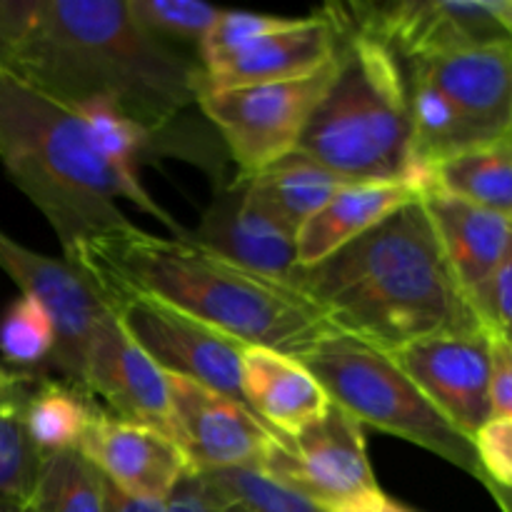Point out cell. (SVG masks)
Wrapping results in <instances>:
<instances>
[{
    "mask_svg": "<svg viewBox=\"0 0 512 512\" xmlns=\"http://www.w3.org/2000/svg\"><path fill=\"white\" fill-rule=\"evenodd\" d=\"M298 360L323 385L330 403L360 425H373L430 450L485 483L473 440L430 405L390 353L335 333L305 350Z\"/></svg>",
    "mask_w": 512,
    "mask_h": 512,
    "instance_id": "6",
    "label": "cell"
},
{
    "mask_svg": "<svg viewBox=\"0 0 512 512\" xmlns=\"http://www.w3.org/2000/svg\"><path fill=\"white\" fill-rule=\"evenodd\" d=\"M168 512H218L213 498H210L205 480L200 478L198 470H190L165 498Z\"/></svg>",
    "mask_w": 512,
    "mask_h": 512,
    "instance_id": "33",
    "label": "cell"
},
{
    "mask_svg": "<svg viewBox=\"0 0 512 512\" xmlns=\"http://www.w3.org/2000/svg\"><path fill=\"white\" fill-rule=\"evenodd\" d=\"M68 260L108 308L138 295L170 305L243 345L300 358L338 330L295 280L253 273L185 235L160 238L128 220L85 238Z\"/></svg>",
    "mask_w": 512,
    "mask_h": 512,
    "instance_id": "2",
    "label": "cell"
},
{
    "mask_svg": "<svg viewBox=\"0 0 512 512\" xmlns=\"http://www.w3.org/2000/svg\"><path fill=\"white\" fill-rule=\"evenodd\" d=\"M240 395L260 423L278 435H293L323 418L330 398L298 358L248 345L240 370Z\"/></svg>",
    "mask_w": 512,
    "mask_h": 512,
    "instance_id": "19",
    "label": "cell"
},
{
    "mask_svg": "<svg viewBox=\"0 0 512 512\" xmlns=\"http://www.w3.org/2000/svg\"><path fill=\"white\" fill-rule=\"evenodd\" d=\"M330 10L343 28L335 73L295 153L350 183L395 180L423 188L403 63L378 38L350 28L335 5Z\"/></svg>",
    "mask_w": 512,
    "mask_h": 512,
    "instance_id": "5",
    "label": "cell"
},
{
    "mask_svg": "<svg viewBox=\"0 0 512 512\" xmlns=\"http://www.w3.org/2000/svg\"><path fill=\"white\" fill-rule=\"evenodd\" d=\"M423 188L473 203L512 220V138L470 145L435 160Z\"/></svg>",
    "mask_w": 512,
    "mask_h": 512,
    "instance_id": "22",
    "label": "cell"
},
{
    "mask_svg": "<svg viewBox=\"0 0 512 512\" xmlns=\"http://www.w3.org/2000/svg\"><path fill=\"white\" fill-rule=\"evenodd\" d=\"M30 508L35 512H105V478L78 448L43 458Z\"/></svg>",
    "mask_w": 512,
    "mask_h": 512,
    "instance_id": "25",
    "label": "cell"
},
{
    "mask_svg": "<svg viewBox=\"0 0 512 512\" xmlns=\"http://www.w3.org/2000/svg\"><path fill=\"white\" fill-rule=\"evenodd\" d=\"M473 443L485 473L483 485H512V418H493Z\"/></svg>",
    "mask_w": 512,
    "mask_h": 512,
    "instance_id": "31",
    "label": "cell"
},
{
    "mask_svg": "<svg viewBox=\"0 0 512 512\" xmlns=\"http://www.w3.org/2000/svg\"><path fill=\"white\" fill-rule=\"evenodd\" d=\"M390 355L430 405L470 440L493 420V340L485 330L430 335Z\"/></svg>",
    "mask_w": 512,
    "mask_h": 512,
    "instance_id": "11",
    "label": "cell"
},
{
    "mask_svg": "<svg viewBox=\"0 0 512 512\" xmlns=\"http://www.w3.org/2000/svg\"><path fill=\"white\" fill-rule=\"evenodd\" d=\"M333 73L335 60L305 78L198 90L195 105L218 130L240 178H248L295 153Z\"/></svg>",
    "mask_w": 512,
    "mask_h": 512,
    "instance_id": "7",
    "label": "cell"
},
{
    "mask_svg": "<svg viewBox=\"0 0 512 512\" xmlns=\"http://www.w3.org/2000/svg\"><path fill=\"white\" fill-rule=\"evenodd\" d=\"M260 470L325 512L365 510L385 498L370 465L363 425L333 403L308 428L275 433Z\"/></svg>",
    "mask_w": 512,
    "mask_h": 512,
    "instance_id": "8",
    "label": "cell"
},
{
    "mask_svg": "<svg viewBox=\"0 0 512 512\" xmlns=\"http://www.w3.org/2000/svg\"><path fill=\"white\" fill-rule=\"evenodd\" d=\"M33 373H23V370H13L8 368V365L0 360V398L8 393H13L15 388H20V385L25 383V380L30 378Z\"/></svg>",
    "mask_w": 512,
    "mask_h": 512,
    "instance_id": "35",
    "label": "cell"
},
{
    "mask_svg": "<svg viewBox=\"0 0 512 512\" xmlns=\"http://www.w3.org/2000/svg\"><path fill=\"white\" fill-rule=\"evenodd\" d=\"M58 348L53 315L38 300L20 295L0 315V360L8 368L35 373L48 370Z\"/></svg>",
    "mask_w": 512,
    "mask_h": 512,
    "instance_id": "28",
    "label": "cell"
},
{
    "mask_svg": "<svg viewBox=\"0 0 512 512\" xmlns=\"http://www.w3.org/2000/svg\"><path fill=\"white\" fill-rule=\"evenodd\" d=\"M423 193L415 183H345L295 235L298 268H313L343 250Z\"/></svg>",
    "mask_w": 512,
    "mask_h": 512,
    "instance_id": "21",
    "label": "cell"
},
{
    "mask_svg": "<svg viewBox=\"0 0 512 512\" xmlns=\"http://www.w3.org/2000/svg\"><path fill=\"white\" fill-rule=\"evenodd\" d=\"M503 512H512V485H485Z\"/></svg>",
    "mask_w": 512,
    "mask_h": 512,
    "instance_id": "36",
    "label": "cell"
},
{
    "mask_svg": "<svg viewBox=\"0 0 512 512\" xmlns=\"http://www.w3.org/2000/svg\"><path fill=\"white\" fill-rule=\"evenodd\" d=\"M135 20L160 43H188L195 50L208 38L220 8L198 0H128Z\"/></svg>",
    "mask_w": 512,
    "mask_h": 512,
    "instance_id": "29",
    "label": "cell"
},
{
    "mask_svg": "<svg viewBox=\"0 0 512 512\" xmlns=\"http://www.w3.org/2000/svg\"><path fill=\"white\" fill-rule=\"evenodd\" d=\"M105 512H168V505L160 498L125 493L105 480Z\"/></svg>",
    "mask_w": 512,
    "mask_h": 512,
    "instance_id": "34",
    "label": "cell"
},
{
    "mask_svg": "<svg viewBox=\"0 0 512 512\" xmlns=\"http://www.w3.org/2000/svg\"><path fill=\"white\" fill-rule=\"evenodd\" d=\"M0 268L15 280L20 295L38 300L53 315L58 348L48 370L80 390L85 350L98 320L108 313L100 295L83 273L65 258H48L0 230ZM83 393V390H80Z\"/></svg>",
    "mask_w": 512,
    "mask_h": 512,
    "instance_id": "13",
    "label": "cell"
},
{
    "mask_svg": "<svg viewBox=\"0 0 512 512\" xmlns=\"http://www.w3.org/2000/svg\"><path fill=\"white\" fill-rule=\"evenodd\" d=\"M188 235L213 253L268 278L293 280L300 270L295 233L250 198L243 178L218 190L203 223Z\"/></svg>",
    "mask_w": 512,
    "mask_h": 512,
    "instance_id": "18",
    "label": "cell"
},
{
    "mask_svg": "<svg viewBox=\"0 0 512 512\" xmlns=\"http://www.w3.org/2000/svg\"><path fill=\"white\" fill-rule=\"evenodd\" d=\"M0 68L70 108L108 100L153 133L198 100V60L153 38L128 0H0Z\"/></svg>",
    "mask_w": 512,
    "mask_h": 512,
    "instance_id": "1",
    "label": "cell"
},
{
    "mask_svg": "<svg viewBox=\"0 0 512 512\" xmlns=\"http://www.w3.org/2000/svg\"><path fill=\"white\" fill-rule=\"evenodd\" d=\"M198 473L218 512H325L258 468Z\"/></svg>",
    "mask_w": 512,
    "mask_h": 512,
    "instance_id": "27",
    "label": "cell"
},
{
    "mask_svg": "<svg viewBox=\"0 0 512 512\" xmlns=\"http://www.w3.org/2000/svg\"><path fill=\"white\" fill-rule=\"evenodd\" d=\"M470 305L490 338L512 343V240L498 268L473 295Z\"/></svg>",
    "mask_w": 512,
    "mask_h": 512,
    "instance_id": "30",
    "label": "cell"
},
{
    "mask_svg": "<svg viewBox=\"0 0 512 512\" xmlns=\"http://www.w3.org/2000/svg\"><path fill=\"white\" fill-rule=\"evenodd\" d=\"M95 403L63 380L38 375L25 398V430L43 458L78 448Z\"/></svg>",
    "mask_w": 512,
    "mask_h": 512,
    "instance_id": "24",
    "label": "cell"
},
{
    "mask_svg": "<svg viewBox=\"0 0 512 512\" xmlns=\"http://www.w3.org/2000/svg\"><path fill=\"white\" fill-rule=\"evenodd\" d=\"M78 450L115 488L165 500L190 473V463L170 435L150 425L130 423L98 408Z\"/></svg>",
    "mask_w": 512,
    "mask_h": 512,
    "instance_id": "17",
    "label": "cell"
},
{
    "mask_svg": "<svg viewBox=\"0 0 512 512\" xmlns=\"http://www.w3.org/2000/svg\"><path fill=\"white\" fill-rule=\"evenodd\" d=\"M355 512H415V510L405 508V505L395 503V500H390L388 495H385V498H380L378 503L370 505V508H365V510H355Z\"/></svg>",
    "mask_w": 512,
    "mask_h": 512,
    "instance_id": "37",
    "label": "cell"
},
{
    "mask_svg": "<svg viewBox=\"0 0 512 512\" xmlns=\"http://www.w3.org/2000/svg\"><path fill=\"white\" fill-rule=\"evenodd\" d=\"M335 10L350 28L388 45L400 63L512 45V0H393Z\"/></svg>",
    "mask_w": 512,
    "mask_h": 512,
    "instance_id": "9",
    "label": "cell"
},
{
    "mask_svg": "<svg viewBox=\"0 0 512 512\" xmlns=\"http://www.w3.org/2000/svg\"><path fill=\"white\" fill-rule=\"evenodd\" d=\"M170 438L193 470L258 468L275 433L253 410L203 383L168 375Z\"/></svg>",
    "mask_w": 512,
    "mask_h": 512,
    "instance_id": "12",
    "label": "cell"
},
{
    "mask_svg": "<svg viewBox=\"0 0 512 512\" xmlns=\"http://www.w3.org/2000/svg\"><path fill=\"white\" fill-rule=\"evenodd\" d=\"M0 512H35L30 503H20V500H0Z\"/></svg>",
    "mask_w": 512,
    "mask_h": 512,
    "instance_id": "38",
    "label": "cell"
},
{
    "mask_svg": "<svg viewBox=\"0 0 512 512\" xmlns=\"http://www.w3.org/2000/svg\"><path fill=\"white\" fill-rule=\"evenodd\" d=\"M340 38H343V28L330 5H325L318 13L290 18V23L275 33L263 35L223 58L200 65L198 90H223L305 78L338 58Z\"/></svg>",
    "mask_w": 512,
    "mask_h": 512,
    "instance_id": "15",
    "label": "cell"
},
{
    "mask_svg": "<svg viewBox=\"0 0 512 512\" xmlns=\"http://www.w3.org/2000/svg\"><path fill=\"white\" fill-rule=\"evenodd\" d=\"M38 375L33 373L20 388L0 398V500L30 503L43 465V455L25 430V398Z\"/></svg>",
    "mask_w": 512,
    "mask_h": 512,
    "instance_id": "26",
    "label": "cell"
},
{
    "mask_svg": "<svg viewBox=\"0 0 512 512\" xmlns=\"http://www.w3.org/2000/svg\"><path fill=\"white\" fill-rule=\"evenodd\" d=\"M80 390L93 403L100 400L105 413L170 435L168 375L120 328L110 310L90 335Z\"/></svg>",
    "mask_w": 512,
    "mask_h": 512,
    "instance_id": "14",
    "label": "cell"
},
{
    "mask_svg": "<svg viewBox=\"0 0 512 512\" xmlns=\"http://www.w3.org/2000/svg\"><path fill=\"white\" fill-rule=\"evenodd\" d=\"M243 180L250 198L295 235L345 183H350L298 153Z\"/></svg>",
    "mask_w": 512,
    "mask_h": 512,
    "instance_id": "23",
    "label": "cell"
},
{
    "mask_svg": "<svg viewBox=\"0 0 512 512\" xmlns=\"http://www.w3.org/2000/svg\"><path fill=\"white\" fill-rule=\"evenodd\" d=\"M0 163L25 198L43 213L63 258L85 238L128 223L118 200L185 235L143 188L98 153L78 110L0 68Z\"/></svg>",
    "mask_w": 512,
    "mask_h": 512,
    "instance_id": "4",
    "label": "cell"
},
{
    "mask_svg": "<svg viewBox=\"0 0 512 512\" xmlns=\"http://www.w3.org/2000/svg\"><path fill=\"white\" fill-rule=\"evenodd\" d=\"M403 65L450 100L470 145L512 138V45L468 48Z\"/></svg>",
    "mask_w": 512,
    "mask_h": 512,
    "instance_id": "16",
    "label": "cell"
},
{
    "mask_svg": "<svg viewBox=\"0 0 512 512\" xmlns=\"http://www.w3.org/2000/svg\"><path fill=\"white\" fill-rule=\"evenodd\" d=\"M293 280L338 333L385 353L430 335L483 330L420 195Z\"/></svg>",
    "mask_w": 512,
    "mask_h": 512,
    "instance_id": "3",
    "label": "cell"
},
{
    "mask_svg": "<svg viewBox=\"0 0 512 512\" xmlns=\"http://www.w3.org/2000/svg\"><path fill=\"white\" fill-rule=\"evenodd\" d=\"M450 270L468 300L483 288L512 240V220L473 203L423 188L420 193Z\"/></svg>",
    "mask_w": 512,
    "mask_h": 512,
    "instance_id": "20",
    "label": "cell"
},
{
    "mask_svg": "<svg viewBox=\"0 0 512 512\" xmlns=\"http://www.w3.org/2000/svg\"><path fill=\"white\" fill-rule=\"evenodd\" d=\"M108 310L165 375L195 380L243 403L240 370L248 345L158 300L128 295Z\"/></svg>",
    "mask_w": 512,
    "mask_h": 512,
    "instance_id": "10",
    "label": "cell"
},
{
    "mask_svg": "<svg viewBox=\"0 0 512 512\" xmlns=\"http://www.w3.org/2000/svg\"><path fill=\"white\" fill-rule=\"evenodd\" d=\"M493 418H512V343L505 340H493Z\"/></svg>",
    "mask_w": 512,
    "mask_h": 512,
    "instance_id": "32",
    "label": "cell"
}]
</instances>
